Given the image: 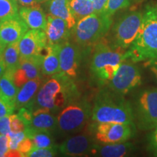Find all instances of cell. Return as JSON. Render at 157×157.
<instances>
[{"mask_svg": "<svg viewBox=\"0 0 157 157\" xmlns=\"http://www.w3.org/2000/svg\"><path fill=\"white\" fill-rule=\"evenodd\" d=\"M10 129V115L0 119V134L8 135Z\"/></svg>", "mask_w": 157, "mask_h": 157, "instance_id": "e575fe53", "label": "cell"}, {"mask_svg": "<svg viewBox=\"0 0 157 157\" xmlns=\"http://www.w3.org/2000/svg\"><path fill=\"white\" fill-rule=\"evenodd\" d=\"M43 83L42 77L29 80L20 88L15 101V109L19 110L25 107L34 99Z\"/></svg>", "mask_w": 157, "mask_h": 157, "instance_id": "ffe728a7", "label": "cell"}, {"mask_svg": "<svg viewBox=\"0 0 157 157\" xmlns=\"http://www.w3.org/2000/svg\"><path fill=\"white\" fill-rule=\"evenodd\" d=\"M15 109L10 106L0 98V119L6 116H10L14 113Z\"/></svg>", "mask_w": 157, "mask_h": 157, "instance_id": "d590c367", "label": "cell"}, {"mask_svg": "<svg viewBox=\"0 0 157 157\" xmlns=\"http://www.w3.org/2000/svg\"><path fill=\"white\" fill-rule=\"evenodd\" d=\"M47 45L48 41L44 30H28L19 42L20 57L30 58L42 55Z\"/></svg>", "mask_w": 157, "mask_h": 157, "instance_id": "5bb4252c", "label": "cell"}, {"mask_svg": "<svg viewBox=\"0 0 157 157\" xmlns=\"http://www.w3.org/2000/svg\"><path fill=\"white\" fill-rule=\"evenodd\" d=\"M125 57L135 63L157 58V10L154 5H146L143 11L140 29Z\"/></svg>", "mask_w": 157, "mask_h": 157, "instance_id": "3957f363", "label": "cell"}, {"mask_svg": "<svg viewBox=\"0 0 157 157\" xmlns=\"http://www.w3.org/2000/svg\"><path fill=\"white\" fill-rule=\"evenodd\" d=\"M3 58L6 66V71L14 74L20 63L19 42L5 47L3 50Z\"/></svg>", "mask_w": 157, "mask_h": 157, "instance_id": "d4e9b609", "label": "cell"}, {"mask_svg": "<svg viewBox=\"0 0 157 157\" xmlns=\"http://www.w3.org/2000/svg\"><path fill=\"white\" fill-rule=\"evenodd\" d=\"M135 147L132 143L121 142L116 143H95L92 150L91 156L102 157H122L133 153Z\"/></svg>", "mask_w": 157, "mask_h": 157, "instance_id": "e0dca14e", "label": "cell"}, {"mask_svg": "<svg viewBox=\"0 0 157 157\" xmlns=\"http://www.w3.org/2000/svg\"><path fill=\"white\" fill-rule=\"evenodd\" d=\"M60 45H47L42 65L43 76H51L60 72Z\"/></svg>", "mask_w": 157, "mask_h": 157, "instance_id": "44dd1931", "label": "cell"}, {"mask_svg": "<svg viewBox=\"0 0 157 157\" xmlns=\"http://www.w3.org/2000/svg\"><path fill=\"white\" fill-rule=\"evenodd\" d=\"M14 74L6 71L0 78V98L10 106L15 109V101L18 88L13 81Z\"/></svg>", "mask_w": 157, "mask_h": 157, "instance_id": "7402d4cb", "label": "cell"}, {"mask_svg": "<svg viewBox=\"0 0 157 157\" xmlns=\"http://www.w3.org/2000/svg\"><path fill=\"white\" fill-rule=\"evenodd\" d=\"M18 10L16 0H0V21L18 16Z\"/></svg>", "mask_w": 157, "mask_h": 157, "instance_id": "4316f807", "label": "cell"}, {"mask_svg": "<svg viewBox=\"0 0 157 157\" xmlns=\"http://www.w3.org/2000/svg\"><path fill=\"white\" fill-rule=\"evenodd\" d=\"M68 1L69 0H50L48 10L50 15L64 20L69 29L72 30L76 21L71 12Z\"/></svg>", "mask_w": 157, "mask_h": 157, "instance_id": "603a6c76", "label": "cell"}, {"mask_svg": "<svg viewBox=\"0 0 157 157\" xmlns=\"http://www.w3.org/2000/svg\"><path fill=\"white\" fill-rule=\"evenodd\" d=\"M68 4L76 23L84 17L95 13L91 0H69Z\"/></svg>", "mask_w": 157, "mask_h": 157, "instance_id": "484cf974", "label": "cell"}, {"mask_svg": "<svg viewBox=\"0 0 157 157\" xmlns=\"http://www.w3.org/2000/svg\"><path fill=\"white\" fill-rule=\"evenodd\" d=\"M148 135V149L154 156H157V127Z\"/></svg>", "mask_w": 157, "mask_h": 157, "instance_id": "836d02e7", "label": "cell"}, {"mask_svg": "<svg viewBox=\"0 0 157 157\" xmlns=\"http://www.w3.org/2000/svg\"><path fill=\"white\" fill-rule=\"evenodd\" d=\"M34 146V143H33L32 140L29 138V137H25V138L19 143L17 149L23 155V156H25L28 153H29L31 150H32Z\"/></svg>", "mask_w": 157, "mask_h": 157, "instance_id": "1f68e13d", "label": "cell"}, {"mask_svg": "<svg viewBox=\"0 0 157 157\" xmlns=\"http://www.w3.org/2000/svg\"><path fill=\"white\" fill-rule=\"evenodd\" d=\"M48 0H16L17 3L21 7H29V6L41 5V4L47 2Z\"/></svg>", "mask_w": 157, "mask_h": 157, "instance_id": "ab89813d", "label": "cell"}, {"mask_svg": "<svg viewBox=\"0 0 157 157\" xmlns=\"http://www.w3.org/2000/svg\"><path fill=\"white\" fill-rule=\"evenodd\" d=\"M95 13H103L108 0H91Z\"/></svg>", "mask_w": 157, "mask_h": 157, "instance_id": "74e56055", "label": "cell"}, {"mask_svg": "<svg viewBox=\"0 0 157 157\" xmlns=\"http://www.w3.org/2000/svg\"><path fill=\"white\" fill-rule=\"evenodd\" d=\"M144 66L151 71V73L154 74L157 80V58L146 60Z\"/></svg>", "mask_w": 157, "mask_h": 157, "instance_id": "f35d334b", "label": "cell"}, {"mask_svg": "<svg viewBox=\"0 0 157 157\" xmlns=\"http://www.w3.org/2000/svg\"><path fill=\"white\" fill-rule=\"evenodd\" d=\"M142 83V73L136 63L124 59L112 79L106 85L116 93L125 95Z\"/></svg>", "mask_w": 157, "mask_h": 157, "instance_id": "30bf717a", "label": "cell"}, {"mask_svg": "<svg viewBox=\"0 0 157 157\" xmlns=\"http://www.w3.org/2000/svg\"><path fill=\"white\" fill-rule=\"evenodd\" d=\"M125 51L113 48L104 38L96 43L90 66L95 84L103 87L112 79L121 62L126 59Z\"/></svg>", "mask_w": 157, "mask_h": 157, "instance_id": "277c9868", "label": "cell"}, {"mask_svg": "<svg viewBox=\"0 0 157 157\" xmlns=\"http://www.w3.org/2000/svg\"><path fill=\"white\" fill-rule=\"evenodd\" d=\"M6 71V66L3 58V51L0 52V78L4 75Z\"/></svg>", "mask_w": 157, "mask_h": 157, "instance_id": "b9f144b4", "label": "cell"}, {"mask_svg": "<svg viewBox=\"0 0 157 157\" xmlns=\"http://www.w3.org/2000/svg\"><path fill=\"white\" fill-rule=\"evenodd\" d=\"M24 133L25 137L32 140L34 146L36 148H50L56 146L54 143L52 132L49 131L25 127Z\"/></svg>", "mask_w": 157, "mask_h": 157, "instance_id": "cb8c5ba5", "label": "cell"}, {"mask_svg": "<svg viewBox=\"0 0 157 157\" xmlns=\"http://www.w3.org/2000/svg\"><path fill=\"white\" fill-rule=\"evenodd\" d=\"M18 14L29 28L44 31L47 23V16L41 5L21 7L18 10Z\"/></svg>", "mask_w": 157, "mask_h": 157, "instance_id": "ac0fdd59", "label": "cell"}, {"mask_svg": "<svg viewBox=\"0 0 157 157\" xmlns=\"http://www.w3.org/2000/svg\"><path fill=\"white\" fill-rule=\"evenodd\" d=\"M80 97L74 80L59 72L42 83L34 99L25 108L32 111L44 108L55 114Z\"/></svg>", "mask_w": 157, "mask_h": 157, "instance_id": "6da1fadb", "label": "cell"}, {"mask_svg": "<svg viewBox=\"0 0 157 157\" xmlns=\"http://www.w3.org/2000/svg\"><path fill=\"white\" fill-rule=\"evenodd\" d=\"M58 153V146L50 148H36L34 146L32 150L26 154L27 157H52L56 156Z\"/></svg>", "mask_w": 157, "mask_h": 157, "instance_id": "f1b7e54d", "label": "cell"}, {"mask_svg": "<svg viewBox=\"0 0 157 157\" xmlns=\"http://www.w3.org/2000/svg\"><path fill=\"white\" fill-rule=\"evenodd\" d=\"M57 117L50 113L48 109L39 108L33 111L32 120L28 127L33 129H42L52 132L57 130Z\"/></svg>", "mask_w": 157, "mask_h": 157, "instance_id": "d6986e66", "label": "cell"}, {"mask_svg": "<svg viewBox=\"0 0 157 157\" xmlns=\"http://www.w3.org/2000/svg\"><path fill=\"white\" fill-rule=\"evenodd\" d=\"M91 119L97 122H117L135 124L132 103L124 96L107 86L99 90L92 109Z\"/></svg>", "mask_w": 157, "mask_h": 157, "instance_id": "7a4b0ae2", "label": "cell"}, {"mask_svg": "<svg viewBox=\"0 0 157 157\" xmlns=\"http://www.w3.org/2000/svg\"><path fill=\"white\" fill-rule=\"evenodd\" d=\"M132 103L135 126L140 130H151L157 127V87L138 92Z\"/></svg>", "mask_w": 157, "mask_h": 157, "instance_id": "ba28073f", "label": "cell"}, {"mask_svg": "<svg viewBox=\"0 0 157 157\" xmlns=\"http://www.w3.org/2000/svg\"><path fill=\"white\" fill-rule=\"evenodd\" d=\"M29 30L28 25L21 17L16 16L0 21V42L4 47L20 42Z\"/></svg>", "mask_w": 157, "mask_h": 157, "instance_id": "9a60e30c", "label": "cell"}, {"mask_svg": "<svg viewBox=\"0 0 157 157\" xmlns=\"http://www.w3.org/2000/svg\"><path fill=\"white\" fill-rule=\"evenodd\" d=\"M87 48L80 47L70 41L60 45L59 50L60 72L68 77L75 79L79 74L84 56Z\"/></svg>", "mask_w": 157, "mask_h": 157, "instance_id": "8fae6325", "label": "cell"}, {"mask_svg": "<svg viewBox=\"0 0 157 157\" xmlns=\"http://www.w3.org/2000/svg\"><path fill=\"white\" fill-rule=\"evenodd\" d=\"M112 24V17L103 13H92L79 20L72 29L74 42L82 48H89L105 38Z\"/></svg>", "mask_w": 157, "mask_h": 157, "instance_id": "5b68a950", "label": "cell"}, {"mask_svg": "<svg viewBox=\"0 0 157 157\" xmlns=\"http://www.w3.org/2000/svg\"><path fill=\"white\" fill-rule=\"evenodd\" d=\"M9 137V148L10 149H17L18 144L25 137L24 131L19 132H10L7 135Z\"/></svg>", "mask_w": 157, "mask_h": 157, "instance_id": "f546056e", "label": "cell"}, {"mask_svg": "<svg viewBox=\"0 0 157 157\" xmlns=\"http://www.w3.org/2000/svg\"><path fill=\"white\" fill-rule=\"evenodd\" d=\"M44 54L30 57L21 58L18 67L13 75V81L15 85L21 88L29 80L38 77H42V65Z\"/></svg>", "mask_w": 157, "mask_h": 157, "instance_id": "4fadbf2b", "label": "cell"}, {"mask_svg": "<svg viewBox=\"0 0 157 157\" xmlns=\"http://www.w3.org/2000/svg\"><path fill=\"white\" fill-rule=\"evenodd\" d=\"M10 129L11 132H19L25 130V124L17 114L12 113L10 115Z\"/></svg>", "mask_w": 157, "mask_h": 157, "instance_id": "4dcf8cb0", "label": "cell"}, {"mask_svg": "<svg viewBox=\"0 0 157 157\" xmlns=\"http://www.w3.org/2000/svg\"><path fill=\"white\" fill-rule=\"evenodd\" d=\"M44 32L48 45H61L69 41L72 36V30L68 26L67 23L64 20L50 14L47 16Z\"/></svg>", "mask_w": 157, "mask_h": 157, "instance_id": "2e32d148", "label": "cell"}, {"mask_svg": "<svg viewBox=\"0 0 157 157\" xmlns=\"http://www.w3.org/2000/svg\"><path fill=\"white\" fill-rule=\"evenodd\" d=\"M5 156L7 157H21L23 155L17 149H10V148L8 151L6 153Z\"/></svg>", "mask_w": 157, "mask_h": 157, "instance_id": "60d3db41", "label": "cell"}, {"mask_svg": "<svg viewBox=\"0 0 157 157\" xmlns=\"http://www.w3.org/2000/svg\"><path fill=\"white\" fill-rule=\"evenodd\" d=\"M134 1L135 0H108L103 13L109 17H113L116 13L129 7Z\"/></svg>", "mask_w": 157, "mask_h": 157, "instance_id": "83f0119b", "label": "cell"}, {"mask_svg": "<svg viewBox=\"0 0 157 157\" xmlns=\"http://www.w3.org/2000/svg\"><path fill=\"white\" fill-rule=\"evenodd\" d=\"M4 49H5V47H4L3 45L1 44V42H0V52H2V51L4 50Z\"/></svg>", "mask_w": 157, "mask_h": 157, "instance_id": "7bdbcfd3", "label": "cell"}, {"mask_svg": "<svg viewBox=\"0 0 157 157\" xmlns=\"http://www.w3.org/2000/svg\"><path fill=\"white\" fill-rule=\"evenodd\" d=\"M143 18V11L132 10L121 15L108 33L107 42L111 46L127 50L137 36Z\"/></svg>", "mask_w": 157, "mask_h": 157, "instance_id": "52a82bcc", "label": "cell"}, {"mask_svg": "<svg viewBox=\"0 0 157 157\" xmlns=\"http://www.w3.org/2000/svg\"><path fill=\"white\" fill-rule=\"evenodd\" d=\"M156 10H157V7H156Z\"/></svg>", "mask_w": 157, "mask_h": 157, "instance_id": "ee69618b", "label": "cell"}, {"mask_svg": "<svg viewBox=\"0 0 157 157\" xmlns=\"http://www.w3.org/2000/svg\"><path fill=\"white\" fill-rule=\"evenodd\" d=\"M90 134H78L68 137L58 146V152L65 156H91L95 143Z\"/></svg>", "mask_w": 157, "mask_h": 157, "instance_id": "7c38bea8", "label": "cell"}, {"mask_svg": "<svg viewBox=\"0 0 157 157\" xmlns=\"http://www.w3.org/2000/svg\"><path fill=\"white\" fill-rule=\"evenodd\" d=\"M135 131V124L127 123L94 121L90 126V134L101 144L125 142L134 137Z\"/></svg>", "mask_w": 157, "mask_h": 157, "instance_id": "9c48e42d", "label": "cell"}, {"mask_svg": "<svg viewBox=\"0 0 157 157\" xmlns=\"http://www.w3.org/2000/svg\"><path fill=\"white\" fill-rule=\"evenodd\" d=\"M91 104L85 98H78L63 108L57 116V131L62 135L77 134L91 119Z\"/></svg>", "mask_w": 157, "mask_h": 157, "instance_id": "8992f818", "label": "cell"}, {"mask_svg": "<svg viewBox=\"0 0 157 157\" xmlns=\"http://www.w3.org/2000/svg\"><path fill=\"white\" fill-rule=\"evenodd\" d=\"M9 149L8 136L0 134V157L5 156L6 153L8 151Z\"/></svg>", "mask_w": 157, "mask_h": 157, "instance_id": "8d00e7d4", "label": "cell"}, {"mask_svg": "<svg viewBox=\"0 0 157 157\" xmlns=\"http://www.w3.org/2000/svg\"><path fill=\"white\" fill-rule=\"evenodd\" d=\"M17 116L21 119V120L24 123L25 127H28L31 122L33 117V111H31L30 109H29L28 108H21V109H19L18 113Z\"/></svg>", "mask_w": 157, "mask_h": 157, "instance_id": "d6a6232c", "label": "cell"}]
</instances>
